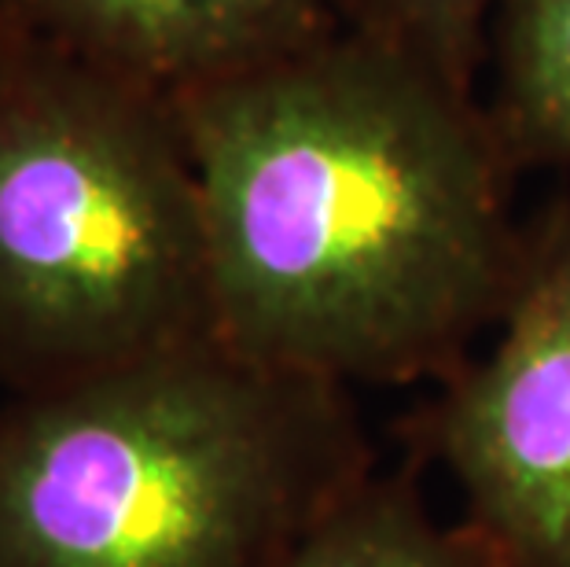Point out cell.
I'll list each match as a JSON object with an SVG mask.
<instances>
[{"label": "cell", "mask_w": 570, "mask_h": 567, "mask_svg": "<svg viewBox=\"0 0 570 567\" xmlns=\"http://www.w3.org/2000/svg\"><path fill=\"white\" fill-rule=\"evenodd\" d=\"M354 30L420 59L460 92L471 89L479 30L490 0H338Z\"/></svg>", "instance_id": "obj_8"}, {"label": "cell", "mask_w": 570, "mask_h": 567, "mask_svg": "<svg viewBox=\"0 0 570 567\" xmlns=\"http://www.w3.org/2000/svg\"><path fill=\"white\" fill-rule=\"evenodd\" d=\"M493 133L508 159L570 166V0H504Z\"/></svg>", "instance_id": "obj_7"}, {"label": "cell", "mask_w": 570, "mask_h": 567, "mask_svg": "<svg viewBox=\"0 0 570 567\" xmlns=\"http://www.w3.org/2000/svg\"><path fill=\"white\" fill-rule=\"evenodd\" d=\"M217 340L335 388L449 377L523 228L468 92L361 30L174 96Z\"/></svg>", "instance_id": "obj_1"}, {"label": "cell", "mask_w": 570, "mask_h": 567, "mask_svg": "<svg viewBox=\"0 0 570 567\" xmlns=\"http://www.w3.org/2000/svg\"><path fill=\"white\" fill-rule=\"evenodd\" d=\"M423 446L504 567H570V203L523 228L493 340L449 372Z\"/></svg>", "instance_id": "obj_4"}, {"label": "cell", "mask_w": 570, "mask_h": 567, "mask_svg": "<svg viewBox=\"0 0 570 567\" xmlns=\"http://www.w3.org/2000/svg\"><path fill=\"white\" fill-rule=\"evenodd\" d=\"M327 0H19V27L174 100L327 30Z\"/></svg>", "instance_id": "obj_5"}, {"label": "cell", "mask_w": 570, "mask_h": 567, "mask_svg": "<svg viewBox=\"0 0 570 567\" xmlns=\"http://www.w3.org/2000/svg\"><path fill=\"white\" fill-rule=\"evenodd\" d=\"M8 27H19V0H0V33Z\"/></svg>", "instance_id": "obj_9"}, {"label": "cell", "mask_w": 570, "mask_h": 567, "mask_svg": "<svg viewBox=\"0 0 570 567\" xmlns=\"http://www.w3.org/2000/svg\"><path fill=\"white\" fill-rule=\"evenodd\" d=\"M210 340L199 188L174 104L8 27L0 388L45 394Z\"/></svg>", "instance_id": "obj_3"}, {"label": "cell", "mask_w": 570, "mask_h": 567, "mask_svg": "<svg viewBox=\"0 0 570 567\" xmlns=\"http://www.w3.org/2000/svg\"><path fill=\"white\" fill-rule=\"evenodd\" d=\"M375 472L346 388L225 343L0 405V567H276Z\"/></svg>", "instance_id": "obj_2"}, {"label": "cell", "mask_w": 570, "mask_h": 567, "mask_svg": "<svg viewBox=\"0 0 570 567\" xmlns=\"http://www.w3.org/2000/svg\"><path fill=\"white\" fill-rule=\"evenodd\" d=\"M276 567H504L468 524L449 527L409 476L375 472L338 498Z\"/></svg>", "instance_id": "obj_6"}]
</instances>
